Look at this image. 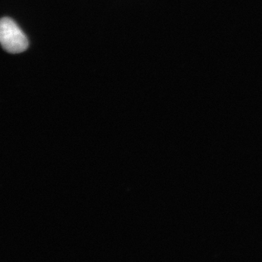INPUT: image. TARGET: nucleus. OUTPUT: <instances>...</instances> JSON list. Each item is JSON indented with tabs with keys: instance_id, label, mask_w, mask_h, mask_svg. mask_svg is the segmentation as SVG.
<instances>
[{
	"instance_id": "1",
	"label": "nucleus",
	"mask_w": 262,
	"mask_h": 262,
	"mask_svg": "<svg viewBox=\"0 0 262 262\" xmlns=\"http://www.w3.org/2000/svg\"><path fill=\"white\" fill-rule=\"evenodd\" d=\"M0 42L3 49L10 53H20L28 48L27 36L19 28L14 20L2 18L0 22Z\"/></svg>"
}]
</instances>
